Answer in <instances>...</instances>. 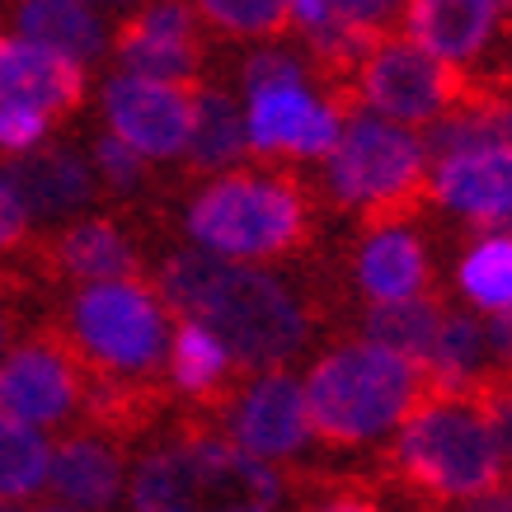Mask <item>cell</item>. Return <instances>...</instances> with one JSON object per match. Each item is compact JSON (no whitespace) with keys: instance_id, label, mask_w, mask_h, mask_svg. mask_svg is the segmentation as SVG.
<instances>
[{"instance_id":"cell-1","label":"cell","mask_w":512,"mask_h":512,"mask_svg":"<svg viewBox=\"0 0 512 512\" xmlns=\"http://www.w3.org/2000/svg\"><path fill=\"white\" fill-rule=\"evenodd\" d=\"M160 301L184 320H202L235 367H278L306 343V315L273 273L212 249H179L160 268Z\"/></svg>"},{"instance_id":"cell-2","label":"cell","mask_w":512,"mask_h":512,"mask_svg":"<svg viewBox=\"0 0 512 512\" xmlns=\"http://www.w3.org/2000/svg\"><path fill=\"white\" fill-rule=\"evenodd\" d=\"M282 503V480L264 456H249L221 437H188L141 456L127 475V508L137 512H193L235 508L268 512Z\"/></svg>"},{"instance_id":"cell-3","label":"cell","mask_w":512,"mask_h":512,"mask_svg":"<svg viewBox=\"0 0 512 512\" xmlns=\"http://www.w3.org/2000/svg\"><path fill=\"white\" fill-rule=\"evenodd\" d=\"M301 390L315 433L353 447L404 423V414L419 400V362H409L386 343L362 339L315 362Z\"/></svg>"},{"instance_id":"cell-4","label":"cell","mask_w":512,"mask_h":512,"mask_svg":"<svg viewBox=\"0 0 512 512\" xmlns=\"http://www.w3.org/2000/svg\"><path fill=\"white\" fill-rule=\"evenodd\" d=\"M184 231L198 249L259 264L301 240V198L282 179L217 170V179L188 202Z\"/></svg>"},{"instance_id":"cell-5","label":"cell","mask_w":512,"mask_h":512,"mask_svg":"<svg viewBox=\"0 0 512 512\" xmlns=\"http://www.w3.org/2000/svg\"><path fill=\"white\" fill-rule=\"evenodd\" d=\"M66 320L85 362L109 376L156 372L170 348V306L132 278L80 282Z\"/></svg>"},{"instance_id":"cell-6","label":"cell","mask_w":512,"mask_h":512,"mask_svg":"<svg viewBox=\"0 0 512 512\" xmlns=\"http://www.w3.org/2000/svg\"><path fill=\"white\" fill-rule=\"evenodd\" d=\"M395 456L409 480L442 498L484 494L498 484V470H503V447H498L489 414L456 400H437L419 414H404Z\"/></svg>"},{"instance_id":"cell-7","label":"cell","mask_w":512,"mask_h":512,"mask_svg":"<svg viewBox=\"0 0 512 512\" xmlns=\"http://www.w3.org/2000/svg\"><path fill=\"white\" fill-rule=\"evenodd\" d=\"M423 146L419 137L381 113H357L329 151V188L339 202L381 207L404 198L419 184Z\"/></svg>"},{"instance_id":"cell-8","label":"cell","mask_w":512,"mask_h":512,"mask_svg":"<svg viewBox=\"0 0 512 512\" xmlns=\"http://www.w3.org/2000/svg\"><path fill=\"white\" fill-rule=\"evenodd\" d=\"M104 123L109 132L137 146L146 160H174L188 146V118H193V94L179 80L137 76V71H118L104 80Z\"/></svg>"},{"instance_id":"cell-9","label":"cell","mask_w":512,"mask_h":512,"mask_svg":"<svg viewBox=\"0 0 512 512\" xmlns=\"http://www.w3.org/2000/svg\"><path fill=\"white\" fill-rule=\"evenodd\" d=\"M451 62L433 57L419 43H376L362 66V94L381 118L395 123H428L451 104L456 76Z\"/></svg>"},{"instance_id":"cell-10","label":"cell","mask_w":512,"mask_h":512,"mask_svg":"<svg viewBox=\"0 0 512 512\" xmlns=\"http://www.w3.org/2000/svg\"><path fill=\"white\" fill-rule=\"evenodd\" d=\"M80 404V372L71 353L57 343L29 339L10 343L0 353V409L38 428H57L76 414Z\"/></svg>"},{"instance_id":"cell-11","label":"cell","mask_w":512,"mask_h":512,"mask_svg":"<svg viewBox=\"0 0 512 512\" xmlns=\"http://www.w3.org/2000/svg\"><path fill=\"white\" fill-rule=\"evenodd\" d=\"M343 123L334 104H320L306 80H282L249 90L245 104V137L249 151H292V156H329L339 141Z\"/></svg>"},{"instance_id":"cell-12","label":"cell","mask_w":512,"mask_h":512,"mask_svg":"<svg viewBox=\"0 0 512 512\" xmlns=\"http://www.w3.org/2000/svg\"><path fill=\"white\" fill-rule=\"evenodd\" d=\"M231 442L245 447L249 456L264 461H287L311 442V414H306V390L287 372H264L245 395L231 404Z\"/></svg>"},{"instance_id":"cell-13","label":"cell","mask_w":512,"mask_h":512,"mask_svg":"<svg viewBox=\"0 0 512 512\" xmlns=\"http://www.w3.org/2000/svg\"><path fill=\"white\" fill-rule=\"evenodd\" d=\"M5 174H10L29 221H43V226L85 217V207L99 193V174H94L90 156H80L76 146H57V141H43L24 156H10Z\"/></svg>"},{"instance_id":"cell-14","label":"cell","mask_w":512,"mask_h":512,"mask_svg":"<svg viewBox=\"0 0 512 512\" xmlns=\"http://www.w3.org/2000/svg\"><path fill=\"white\" fill-rule=\"evenodd\" d=\"M123 71L184 85L198 71V15L188 0H151L123 33H118Z\"/></svg>"},{"instance_id":"cell-15","label":"cell","mask_w":512,"mask_h":512,"mask_svg":"<svg viewBox=\"0 0 512 512\" xmlns=\"http://www.w3.org/2000/svg\"><path fill=\"white\" fill-rule=\"evenodd\" d=\"M0 99L33 104L43 113H71L85 99V66L71 62L66 52L33 43L24 33L0 38Z\"/></svg>"},{"instance_id":"cell-16","label":"cell","mask_w":512,"mask_h":512,"mask_svg":"<svg viewBox=\"0 0 512 512\" xmlns=\"http://www.w3.org/2000/svg\"><path fill=\"white\" fill-rule=\"evenodd\" d=\"M433 193L451 212L480 221V226H508L512 221V146H475L437 160Z\"/></svg>"},{"instance_id":"cell-17","label":"cell","mask_w":512,"mask_h":512,"mask_svg":"<svg viewBox=\"0 0 512 512\" xmlns=\"http://www.w3.org/2000/svg\"><path fill=\"white\" fill-rule=\"evenodd\" d=\"M57 508L71 512H104L127 494V470L123 456L99 442V437H66L62 447H52V466H47V489Z\"/></svg>"},{"instance_id":"cell-18","label":"cell","mask_w":512,"mask_h":512,"mask_svg":"<svg viewBox=\"0 0 512 512\" xmlns=\"http://www.w3.org/2000/svg\"><path fill=\"white\" fill-rule=\"evenodd\" d=\"M15 33L52 47V52H66L80 66L99 62L109 52V24L94 0H19Z\"/></svg>"},{"instance_id":"cell-19","label":"cell","mask_w":512,"mask_h":512,"mask_svg":"<svg viewBox=\"0 0 512 512\" xmlns=\"http://www.w3.org/2000/svg\"><path fill=\"white\" fill-rule=\"evenodd\" d=\"M498 24V0H409V33L442 62H470Z\"/></svg>"},{"instance_id":"cell-20","label":"cell","mask_w":512,"mask_h":512,"mask_svg":"<svg viewBox=\"0 0 512 512\" xmlns=\"http://www.w3.org/2000/svg\"><path fill=\"white\" fill-rule=\"evenodd\" d=\"M57 264L76 282H109L137 273V249L113 221L99 217H71V226L57 240Z\"/></svg>"},{"instance_id":"cell-21","label":"cell","mask_w":512,"mask_h":512,"mask_svg":"<svg viewBox=\"0 0 512 512\" xmlns=\"http://www.w3.org/2000/svg\"><path fill=\"white\" fill-rule=\"evenodd\" d=\"M249 151L245 137V109L226 90H198L193 94V118H188V146L184 156L198 170H231Z\"/></svg>"},{"instance_id":"cell-22","label":"cell","mask_w":512,"mask_h":512,"mask_svg":"<svg viewBox=\"0 0 512 512\" xmlns=\"http://www.w3.org/2000/svg\"><path fill=\"white\" fill-rule=\"evenodd\" d=\"M47 466H52L47 428L0 409V508L33 503L47 489Z\"/></svg>"},{"instance_id":"cell-23","label":"cell","mask_w":512,"mask_h":512,"mask_svg":"<svg viewBox=\"0 0 512 512\" xmlns=\"http://www.w3.org/2000/svg\"><path fill=\"white\" fill-rule=\"evenodd\" d=\"M423 278H428V264H423V249L409 231H376L357 254V282L372 301L414 296Z\"/></svg>"},{"instance_id":"cell-24","label":"cell","mask_w":512,"mask_h":512,"mask_svg":"<svg viewBox=\"0 0 512 512\" xmlns=\"http://www.w3.org/2000/svg\"><path fill=\"white\" fill-rule=\"evenodd\" d=\"M165 367L184 395H212L235 367V357L202 320H179V329L170 334V348H165Z\"/></svg>"},{"instance_id":"cell-25","label":"cell","mask_w":512,"mask_h":512,"mask_svg":"<svg viewBox=\"0 0 512 512\" xmlns=\"http://www.w3.org/2000/svg\"><path fill=\"white\" fill-rule=\"evenodd\" d=\"M442 315L447 311H437L433 301H423L419 292L400 296V301H376V311L367 315V339L386 343L409 362H428L437 329H442Z\"/></svg>"},{"instance_id":"cell-26","label":"cell","mask_w":512,"mask_h":512,"mask_svg":"<svg viewBox=\"0 0 512 512\" xmlns=\"http://www.w3.org/2000/svg\"><path fill=\"white\" fill-rule=\"evenodd\" d=\"M494 357L489 348V329L475 320V315H442V329L433 339V353H428V367L442 386H466L484 372V362Z\"/></svg>"},{"instance_id":"cell-27","label":"cell","mask_w":512,"mask_h":512,"mask_svg":"<svg viewBox=\"0 0 512 512\" xmlns=\"http://www.w3.org/2000/svg\"><path fill=\"white\" fill-rule=\"evenodd\" d=\"M461 287L480 311L512 306V235H489L470 249L461 264Z\"/></svg>"},{"instance_id":"cell-28","label":"cell","mask_w":512,"mask_h":512,"mask_svg":"<svg viewBox=\"0 0 512 512\" xmlns=\"http://www.w3.org/2000/svg\"><path fill=\"white\" fill-rule=\"evenodd\" d=\"M198 10L235 38H268L292 19V0H198Z\"/></svg>"},{"instance_id":"cell-29","label":"cell","mask_w":512,"mask_h":512,"mask_svg":"<svg viewBox=\"0 0 512 512\" xmlns=\"http://www.w3.org/2000/svg\"><path fill=\"white\" fill-rule=\"evenodd\" d=\"M90 165H94V174H99V184L118 188V193H132V188L141 184V174H146V156H141L137 146H127L118 132L94 137Z\"/></svg>"},{"instance_id":"cell-30","label":"cell","mask_w":512,"mask_h":512,"mask_svg":"<svg viewBox=\"0 0 512 512\" xmlns=\"http://www.w3.org/2000/svg\"><path fill=\"white\" fill-rule=\"evenodd\" d=\"M306 38H311V47L325 57V62H329V57H334V62H353V57H367V52L376 47V29H372V24H357V19L339 15V10H334L320 29L306 33Z\"/></svg>"},{"instance_id":"cell-31","label":"cell","mask_w":512,"mask_h":512,"mask_svg":"<svg viewBox=\"0 0 512 512\" xmlns=\"http://www.w3.org/2000/svg\"><path fill=\"white\" fill-rule=\"evenodd\" d=\"M52 132V113L33 109V104H15V99H0V156H24L33 146H43Z\"/></svg>"},{"instance_id":"cell-32","label":"cell","mask_w":512,"mask_h":512,"mask_svg":"<svg viewBox=\"0 0 512 512\" xmlns=\"http://www.w3.org/2000/svg\"><path fill=\"white\" fill-rule=\"evenodd\" d=\"M282 80H306L301 62L292 52H282V47H264V52H254L245 62V94L264 90V85H282Z\"/></svg>"},{"instance_id":"cell-33","label":"cell","mask_w":512,"mask_h":512,"mask_svg":"<svg viewBox=\"0 0 512 512\" xmlns=\"http://www.w3.org/2000/svg\"><path fill=\"white\" fill-rule=\"evenodd\" d=\"M29 212H24V202H19L15 184H10V174L0 170V249H15L24 235H29Z\"/></svg>"},{"instance_id":"cell-34","label":"cell","mask_w":512,"mask_h":512,"mask_svg":"<svg viewBox=\"0 0 512 512\" xmlns=\"http://www.w3.org/2000/svg\"><path fill=\"white\" fill-rule=\"evenodd\" d=\"M334 10L348 19H357V24H386V19H395L404 10V0H334Z\"/></svg>"},{"instance_id":"cell-35","label":"cell","mask_w":512,"mask_h":512,"mask_svg":"<svg viewBox=\"0 0 512 512\" xmlns=\"http://www.w3.org/2000/svg\"><path fill=\"white\" fill-rule=\"evenodd\" d=\"M489 423H494V437L503 447V461H512V395H498L489 404Z\"/></svg>"},{"instance_id":"cell-36","label":"cell","mask_w":512,"mask_h":512,"mask_svg":"<svg viewBox=\"0 0 512 512\" xmlns=\"http://www.w3.org/2000/svg\"><path fill=\"white\" fill-rule=\"evenodd\" d=\"M334 15V0H292V24H301V33L320 29Z\"/></svg>"},{"instance_id":"cell-37","label":"cell","mask_w":512,"mask_h":512,"mask_svg":"<svg viewBox=\"0 0 512 512\" xmlns=\"http://www.w3.org/2000/svg\"><path fill=\"white\" fill-rule=\"evenodd\" d=\"M484 329H489V348H494V357L512 362V306L494 311V320H489Z\"/></svg>"},{"instance_id":"cell-38","label":"cell","mask_w":512,"mask_h":512,"mask_svg":"<svg viewBox=\"0 0 512 512\" xmlns=\"http://www.w3.org/2000/svg\"><path fill=\"white\" fill-rule=\"evenodd\" d=\"M489 137L494 146H512V109H489Z\"/></svg>"},{"instance_id":"cell-39","label":"cell","mask_w":512,"mask_h":512,"mask_svg":"<svg viewBox=\"0 0 512 512\" xmlns=\"http://www.w3.org/2000/svg\"><path fill=\"white\" fill-rule=\"evenodd\" d=\"M5 348H10V320L0 315V353H5Z\"/></svg>"},{"instance_id":"cell-40","label":"cell","mask_w":512,"mask_h":512,"mask_svg":"<svg viewBox=\"0 0 512 512\" xmlns=\"http://www.w3.org/2000/svg\"><path fill=\"white\" fill-rule=\"evenodd\" d=\"M94 5H99V10H104V5H113V10H118V5H137V0H94Z\"/></svg>"},{"instance_id":"cell-41","label":"cell","mask_w":512,"mask_h":512,"mask_svg":"<svg viewBox=\"0 0 512 512\" xmlns=\"http://www.w3.org/2000/svg\"><path fill=\"white\" fill-rule=\"evenodd\" d=\"M498 5H512V0H498Z\"/></svg>"}]
</instances>
